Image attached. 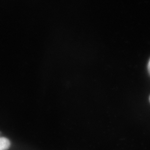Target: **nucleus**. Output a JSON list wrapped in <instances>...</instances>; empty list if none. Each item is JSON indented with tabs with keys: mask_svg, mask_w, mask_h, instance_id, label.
Wrapping results in <instances>:
<instances>
[{
	"mask_svg": "<svg viewBox=\"0 0 150 150\" xmlns=\"http://www.w3.org/2000/svg\"><path fill=\"white\" fill-rule=\"evenodd\" d=\"M148 70L149 74H150V60H149V62H148Z\"/></svg>",
	"mask_w": 150,
	"mask_h": 150,
	"instance_id": "f03ea898",
	"label": "nucleus"
},
{
	"mask_svg": "<svg viewBox=\"0 0 150 150\" xmlns=\"http://www.w3.org/2000/svg\"><path fill=\"white\" fill-rule=\"evenodd\" d=\"M10 142L4 137H0V150H7L10 148Z\"/></svg>",
	"mask_w": 150,
	"mask_h": 150,
	"instance_id": "f257e3e1",
	"label": "nucleus"
},
{
	"mask_svg": "<svg viewBox=\"0 0 150 150\" xmlns=\"http://www.w3.org/2000/svg\"><path fill=\"white\" fill-rule=\"evenodd\" d=\"M149 99H150V98H149Z\"/></svg>",
	"mask_w": 150,
	"mask_h": 150,
	"instance_id": "7ed1b4c3",
	"label": "nucleus"
}]
</instances>
